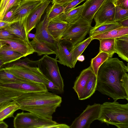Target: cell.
<instances>
[{"label":"cell","mask_w":128,"mask_h":128,"mask_svg":"<svg viewBox=\"0 0 128 128\" xmlns=\"http://www.w3.org/2000/svg\"><path fill=\"white\" fill-rule=\"evenodd\" d=\"M8 125L3 121L0 122V128H7Z\"/></svg>","instance_id":"cell-46"},{"label":"cell","mask_w":128,"mask_h":128,"mask_svg":"<svg viewBox=\"0 0 128 128\" xmlns=\"http://www.w3.org/2000/svg\"><path fill=\"white\" fill-rule=\"evenodd\" d=\"M28 38L33 39L35 37L36 35L35 34H34L29 33L28 34Z\"/></svg>","instance_id":"cell-48"},{"label":"cell","mask_w":128,"mask_h":128,"mask_svg":"<svg viewBox=\"0 0 128 128\" xmlns=\"http://www.w3.org/2000/svg\"><path fill=\"white\" fill-rule=\"evenodd\" d=\"M14 22H10L0 20V30L6 28Z\"/></svg>","instance_id":"cell-42"},{"label":"cell","mask_w":128,"mask_h":128,"mask_svg":"<svg viewBox=\"0 0 128 128\" xmlns=\"http://www.w3.org/2000/svg\"><path fill=\"white\" fill-rule=\"evenodd\" d=\"M14 101L19 105L20 109L52 120L62 100L61 97L48 90L24 93Z\"/></svg>","instance_id":"cell-2"},{"label":"cell","mask_w":128,"mask_h":128,"mask_svg":"<svg viewBox=\"0 0 128 128\" xmlns=\"http://www.w3.org/2000/svg\"><path fill=\"white\" fill-rule=\"evenodd\" d=\"M4 64L3 62L0 59V68H2V66Z\"/></svg>","instance_id":"cell-50"},{"label":"cell","mask_w":128,"mask_h":128,"mask_svg":"<svg viewBox=\"0 0 128 128\" xmlns=\"http://www.w3.org/2000/svg\"><path fill=\"white\" fill-rule=\"evenodd\" d=\"M26 80L18 77L5 68H0V83L6 84L15 83Z\"/></svg>","instance_id":"cell-30"},{"label":"cell","mask_w":128,"mask_h":128,"mask_svg":"<svg viewBox=\"0 0 128 128\" xmlns=\"http://www.w3.org/2000/svg\"><path fill=\"white\" fill-rule=\"evenodd\" d=\"M93 73L90 66L83 70L76 78L73 88L76 93L79 100H82L85 88Z\"/></svg>","instance_id":"cell-15"},{"label":"cell","mask_w":128,"mask_h":128,"mask_svg":"<svg viewBox=\"0 0 128 128\" xmlns=\"http://www.w3.org/2000/svg\"><path fill=\"white\" fill-rule=\"evenodd\" d=\"M0 40L8 44L2 49L15 51L22 54L24 57L34 52L30 41H28L16 36L1 38Z\"/></svg>","instance_id":"cell-9"},{"label":"cell","mask_w":128,"mask_h":128,"mask_svg":"<svg viewBox=\"0 0 128 128\" xmlns=\"http://www.w3.org/2000/svg\"><path fill=\"white\" fill-rule=\"evenodd\" d=\"M40 0V1H42L43 0Z\"/></svg>","instance_id":"cell-51"},{"label":"cell","mask_w":128,"mask_h":128,"mask_svg":"<svg viewBox=\"0 0 128 128\" xmlns=\"http://www.w3.org/2000/svg\"><path fill=\"white\" fill-rule=\"evenodd\" d=\"M4 29L18 37L30 41L26 30L25 18L13 23Z\"/></svg>","instance_id":"cell-19"},{"label":"cell","mask_w":128,"mask_h":128,"mask_svg":"<svg viewBox=\"0 0 128 128\" xmlns=\"http://www.w3.org/2000/svg\"><path fill=\"white\" fill-rule=\"evenodd\" d=\"M0 87L23 93L48 90L44 84L28 80L13 83H0Z\"/></svg>","instance_id":"cell-12"},{"label":"cell","mask_w":128,"mask_h":128,"mask_svg":"<svg viewBox=\"0 0 128 128\" xmlns=\"http://www.w3.org/2000/svg\"><path fill=\"white\" fill-rule=\"evenodd\" d=\"M128 66L118 58H109L100 66L96 76V90L114 101L128 100Z\"/></svg>","instance_id":"cell-1"},{"label":"cell","mask_w":128,"mask_h":128,"mask_svg":"<svg viewBox=\"0 0 128 128\" xmlns=\"http://www.w3.org/2000/svg\"><path fill=\"white\" fill-rule=\"evenodd\" d=\"M22 0H9L4 9L0 14V20L2 19L7 12L12 7L18 5Z\"/></svg>","instance_id":"cell-36"},{"label":"cell","mask_w":128,"mask_h":128,"mask_svg":"<svg viewBox=\"0 0 128 128\" xmlns=\"http://www.w3.org/2000/svg\"><path fill=\"white\" fill-rule=\"evenodd\" d=\"M42 1L22 0L13 16V20L17 21L26 18L31 11Z\"/></svg>","instance_id":"cell-17"},{"label":"cell","mask_w":128,"mask_h":128,"mask_svg":"<svg viewBox=\"0 0 128 128\" xmlns=\"http://www.w3.org/2000/svg\"><path fill=\"white\" fill-rule=\"evenodd\" d=\"M84 56L81 55L78 57L77 60L80 61L82 62L84 60Z\"/></svg>","instance_id":"cell-49"},{"label":"cell","mask_w":128,"mask_h":128,"mask_svg":"<svg viewBox=\"0 0 128 128\" xmlns=\"http://www.w3.org/2000/svg\"><path fill=\"white\" fill-rule=\"evenodd\" d=\"M47 18L50 21L63 13L64 8L63 5L56 3L52 4L48 8Z\"/></svg>","instance_id":"cell-34"},{"label":"cell","mask_w":128,"mask_h":128,"mask_svg":"<svg viewBox=\"0 0 128 128\" xmlns=\"http://www.w3.org/2000/svg\"><path fill=\"white\" fill-rule=\"evenodd\" d=\"M113 2L115 6L128 9V0H113Z\"/></svg>","instance_id":"cell-39"},{"label":"cell","mask_w":128,"mask_h":128,"mask_svg":"<svg viewBox=\"0 0 128 128\" xmlns=\"http://www.w3.org/2000/svg\"><path fill=\"white\" fill-rule=\"evenodd\" d=\"M18 5L15 6L11 8L5 14L2 20L10 22H16L14 21L13 17Z\"/></svg>","instance_id":"cell-37"},{"label":"cell","mask_w":128,"mask_h":128,"mask_svg":"<svg viewBox=\"0 0 128 128\" xmlns=\"http://www.w3.org/2000/svg\"><path fill=\"white\" fill-rule=\"evenodd\" d=\"M109 58L110 56L107 54L99 51L96 56L92 59L90 66L96 76L100 66Z\"/></svg>","instance_id":"cell-31"},{"label":"cell","mask_w":128,"mask_h":128,"mask_svg":"<svg viewBox=\"0 0 128 128\" xmlns=\"http://www.w3.org/2000/svg\"><path fill=\"white\" fill-rule=\"evenodd\" d=\"M128 18V9H124L118 6H115L114 22L119 21Z\"/></svg>","instance_id":"cell-35"},{"label":"cell","mask_w":128,"mask_h":128,"mask_svg":"<svg viewBox=\"0 0 128 128\" xmlns=\"http://www.w3.org/2000/svg\"><path fill=\"white\" fill-rule=\"evenodd\" d=\"M8 44L0 40V50Z\"/></svg>","instance_id":"cell-47"},{"label":"cell","mask_w":128,"mask_h":128,"mask_svg":"<svg viewBox=\"0 0 128 128\" xmlns=\"http://www.w3.org/2000/svg\"><path fill=\"white\" fill-rule=\"evenodd\" d=\"M118 22L122 27H128V18Z\"/></svg>","instance_id":"cell-43"},{"label":"cell","mask_w":128,"mask_h":128,"mask_svg":"<svg viewBox=\"0 0 128 128\" xmlns=\"http://www.w3.org/2000/svg\"><path fill=\"white\" fill-rule=\"evenodd\" d=\"M92 21L85 19L81 16L75 21L69 23L62 39L67 41L72 46L82 42L92 27Z\"/></svg>","instance_id":"cell-5"},{"label":"cell","mask_w":128,"mask_h":128,"mask_svg":"<svg viewBox=\"0 0 128 128\" xmlns=\"http://www.w3.org/2000/svg\"><path fill=\"white\" fill-rule=\"evenodd\" d=\"M101 104L94 103L88 105L83 112L73 122L70 128H89L91 124L97 120L99 115Z\"/></svg>","instance_id":"cell-8"},{"label":"cell","mask_w":128,"mask_h":128,"mask_svg":"<svg viewBox=\"0 0 128 128\" xmlns=\"http://www.w3.org/2000/svg\"><path fill=\"white\" fill-rule=\"evenodd\" d=\"M115 52L123 60L128 62V35L115 39Z\"/></svg>","instance_id":"cell-20"},{"label":"cell","mask_w":128,"mask_h":128,"mask_svg":"<svg viewBox=\"0 0 128 128\" xmlns=\"http://www.w3.org/2000/svg\"><path fill=\"white\" fill-rule=\"evenodd\" d=\"M9 0H2L0 3V14L4 9Z\"/></svg>","instance_id":"cell-44"},{"label":"cell","mask_w":128,"mask_h":128,"mask_svg":"<svg viewBox=\"0 0 128 128\" xmlns=\"http://www.w3.org/2000/svg\"><path fill=\"white\" fill-rule=\"evenodd\" d=\"M98 120L118 128H128V103L121 104L114 101L101 104Z\"/></svg>","instance_id":"cell-3"},{"label":"cell","mask_w":128,"mask_h":128,"mask_svg":"<svg viewBox=\"0 0 128 128\" xmlns=\"http://www.w3.org/2000/svg\"><path fill=\"white\" fill-rule=\"evenodd\" d=\"M48 8L44 19L36 26L35 38L38 40L47 44L53 50L55 51L57 48L58 42L51 36L47 29L49 21L47 18Z\"/></svg>","instance_id":"cell-11"},{"label":"cell","mask_w":128,"mask_h":128,"mask_svg":"<svg viewBox=\"0 0 128 128\" xmlns=\"http://www.w3.org/2000/svg\"><path fill=\"white\" fill-rule=\"evenodd\" d=\"M128 35V27H121L91 36L92 40L106 38H116Z\"/></svg>","instance_id":"cell-22"},{"label":"cell","mask_w":128,"mask_h":128,"mask_svg":"<svg viewBox=\"0 0 128 128\" xmlns=\"http://www.w3.org/2000/svg\"><path fill=\"white\" fill-rule=\"evenodd\" d=\"M38 62V60L32 61L26 58L23 60L20 59L13 62L4 64L2 66V68L8 67L12 66H17L26 68L35 67L37 66Z\"/></svg>","instance_id":"cell-33"},{"label":"cell","mask_w":128,"mask_h":128,"mask_svg":"<svg viewBox=\"0 0 128 128\" xmlns=\"http://www.w3.org/2000/svg\"><path fill=\"white\" fill-rule=\"evenodd\" d=\"M72 46L65 40L62 39L58 42L57 48L55 51L56 58L60 64L70 68H74L70 49Z\"/></svg>","instance_id":"cell-14"},{"label":"cell","mask_w":128,"mask_h":128,"mask_svg":"<svg viewBox=\"0 0 128 128\" xmlns=\"http://www.w3.org/2000/svg\"><path fill=\"white\" fill-rule=\"evenodd\" d=\"M57 62L56 58L45 54L38 60L37 67L50 81L58 88L62 93L64 91V84Z\"/></svg>","instance_id":"cell-6"},{"label":"cell","mask_w":128,"mask_h":128,"mask_svg":"<svg viewBox=\"0 0 128 128\" xmlns=\"http://www.w3.org/2000/svg\"><path fill=\"white\" fill-rule=\"evenodd\" d=\"M5 68L23 79L43 84L46 86L48 84L50 81L37 66L26 68L12 66Z\"/></svg>","instance_id":"cell-7"},{"label":"cell","mask_w":128,"mask_h":128,"mask_svg":"<svg viewBox=\"0 0 128 128\" xmlns=\"http://www.w3.org/2000/svg\"><path fill=\"white\" fill-rule=\"evenodd\" d=\"M96 76L94 72L86 86L82 100L89 98L95 92L96 87Z\"/></svg>","instance_id":"cell-32"},{"label":"cell","mask_w":128,"mask_h":128,"mask_svg":"<svg viewBox=\"0 0 128 128\" xmlns=\"http://www.w3.org/2000/svg\"><path fill=\"white\" fill-rule=\"evenodd\" d=\"M92 40V37L89 36L86 39L72 46L70 52L72 56L74 68L78 60V57L81 55Z\"/></svg>","instance_id":"cell-23"},{"label":"cell","mask_w":128,"mask_h":128,"mask_svg":"<svg viewBox=\"0 0 128 128\" xmlns=\"http://www.w3.org/2000/svg\"><path fill=\"white\" fill-rule=\"evenodd\" d=\"M121 27L118 22L105 23L94 26L92 27L89 31V36H92Z\"/></svg>","instance_id":"cell-25"},{"label":"cell","mask_w":128,"mask_h":128,"mask_svg":"<svg viewBox=\"0 0 128 128\" xmlns=\"http://www.w3.org/2000/svg\"><path fill=\"white\" fill-rule=\"evenodd\" d=\"M19 109L20 106L14 101L8 102L0 108V122L9 118H14V113Z\"/></svg>","instance_id":"cell-24"},{"label":"cell","mask_w":128,"mask_h":128,"mask_svg":"<svg viewBox=\"0 0 128 128\" xmlns=\"http://www.w3.org/2000/svg\"><path fill=\"white\" fill-rule=\"evenodd\" d=\"M100 42V51L108 54L112 57L115 52V38H106L99 40Z\"/></svg>","instance_id":"cell-28"},{"label":"cell","mask_w":128,"mask_h":128,"mask_svg":"<svg viewBox=\"0 0 128 128\" xmlns=\"http://www.w3.org/2000/svg\"><path fill=\"white\" fill-rule=\"evenodd\" d=\"M13 122L15 128H70L66 124H58L30 112L17 114Z\"/></svg>","instance_id":"cell-4"},{"label":"cell","mask_w":128,"mask_h":128,"mask_svg":"<svg viewBox=\"0 0 128 128\" xmlns=\"http://www.w3.org/2000/svg\"><path fill=\"white\" fill-rule=\"evenodd\" d=\"M50 2L49 0H43L25 18V26L27 35L38 23Z\"/></svg>","instance_id":"cell-13"},{"label":"cell","mask_w":128,"mask_h":128,"mask_svg":"<svg viewBox=\"0 0 128 128\" xmlns=\"http://www.w3.org/2000/svg\"><path fill=\"white\" fill-rule=\"evenodd\" d=\"M46 86L48 90H49L52 91L56 93H62L58 88L50 81H49L48 84Z\"/></svg>","instance_id":"cell-40"},{"label":"cell","mask_w":128,"mask_h":128,"mask_svg":"<svg viewBox=\"0 0 128 128\" xmlns=\"http://www.w3.org/2000/svg\"><path fill=\"white\" fill-rule=\"evenodd\" d=\"M69 25V23L56 18L49 22L47 29L50 34L58 42L62 40V36Z\"/></svg>","instance_id":"cell-16"},{"label":"cell","mask_w":128,"mask_h":128,"mask_svg":"<svg viewBox=\"0 0 128 128\" xmlns=\"http://www.w3.org/2000/svg\"><path fill=\"white\" fill-rule=\"evenodd\" d=\"M30 43L34 52L38 56L42 55L55 54V51L52 49L46 44L37 40L35 38L30 41Z\"/></svg>","instance_id":"cell-27"},{"label":"cell","mask_w":128,"mask_h":128,"mask_svg":"<svg viewBox=\"0 0 128 128\" xmlns=\"http://www.w3.org/2000/svg\"><path fill=\"white\" fill-rule=\"evenodd\" d=\"M24 57L21 54L15 51L2 49L0 50V59L4 64L15 61Z\"/></svg>","instance_id":"cell-29"},{"label":"cell","mask_w":128,"mask_h":128,"mask_svg":"<svg viewBox=\"0 0 128 128\" xmlns=\"http://www.w3.org/2000/svg\"><path fill=\"white\" fill-rule=\"evenodd\" d=\"M85 6V3L74 8L66 12L63 13L56 18L68 23L72 22L81 16Z\"/></svg>","instance_id":"cell-21"},{"label":"cell","mask_w":128,"mask_h":128,"mask_svg":"<svg viewBox=\"0 0 128 128\" xmlns=\"http://www.w3.org/2000/svg\"><path fill=\"white\" fill-rule=\"evenodd\" d=\"M86 0H72L63 4L64 10L63 13L68 12L73 9L78 4Z\"/></svg>","instance_id":"cell-38"},{"label":"cell","mask_w":128,"mask_h":128,"mask_svg":"<svg viewBox=\"0 0 128 128\" xmlns=\"http://www.w3.org/2000/svg\"><path fill=\"white\" fill-rule=\"evenodd\" d=\"M15 36H16L6 30H0V39Z\"/></svg>","instance_id":"cell-41"},{"label":"cell","mask_w":128,"mask_h":128,"mask_svg":"<svg viewBox=\"0 0 128 128\" xmlns=\"http://www.w3.org/2000/svg\"><path fill=\"white\" fill-rule=\"evenodd\" d=\"M2 0H0V3L1 1Z\"/></svg>","instance_id":"cell-52"},{"label":"cell","mask_w":128,"mask_h":128,"mask_svg":"<svg viewBox=\"0 0 128 128\" xmlns=\"http://www.w3.org/2000/svg\"><path fill=\"white\" fill-rule=\"evenodd\" d=\"M72 0H52V4L56 3L63 5Z\"/></svg>","instance_id":"cell-45"},{"label":"cell","mask_w":128,"mask_h":128,"mask_svg":"<svg viewBox=\"0 0 128 128\" xmlns=\"http://www.w3.org/2000/svg\"><path fill=\"white\" fill-rule=\"evenodd\" d=\"M2 92L0 94V108L8 102L14 100L23 93L11 89L0 87Z\"/></svg>","instance_id":"cell-26"},{"label":"cell","mask_w":128,"mask_h":128,"mask_svg":"<svg viewBox=\"0 0 128 128\" xmlns=\"http://www.w3.org/2000/svg\"><path fill=\"white\" fill-rule=\"evenodd\" d=\"M115 11V6L113 0H106L94 16V26L115 22L114 20Z\"/></svg>","instance_id":"cell-10"},{"label":"cell","mask_w":128,"mask_h":128,"mask_svg":"<svg viewBox=\"0 0 128 128\" xmlns=\"http://www.w3.org/2000/svg\"><path fill=\"white\" fill-rule=\"evenodd\" d=\"M81 16L84 19L92 20L94 16L106 0H86Z\"/></svg>","instance_id":"cell-18"}]
</instances>
